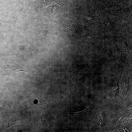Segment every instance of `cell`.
Listing matches in <instances>:
<instances>
[{
	"mask_svg": "<svg viewBox=\"0 0 132 132\" xmlns=\"http://www.w3.org/2000/svg\"><path fill=\"white\" fill-rule=\"evenodd\" d=\"M20 71H27L16 63L14 65L7 64L3 68L2 73L3 75H13Z\"/></svg>",
	"mask_w": 132,
	"mask_h": 132,
	"instance_id": "4",
	"label": "cell"
},
{
	"mask_svg": "<svg viewBox=\"0 0 132 132\" xmlns=\"http://www.w3.org/2000/svg\"><path fill=\"white\" fill-rule=\"evenodd\" d=\"M116 109L119 115L123 117L127 116L129 115L130 113L129 111L131 110L125 109L123 108L120 106L117 107Z\"/></svg>",
	"mask_w": 132,
	"mask_h": 132,
	"instance_id": "9",
	"label": "cell"
},
{
	"mask_svg": "<svg viewBox=\"0 0 132 132\" xmlns=\"http://www.w3.org/2000/svg\"><path fill=\"white\" fill-rule=\"evenodd\" d=\"M98 115V117L99 118V121H100L102 123L103 120L102 114L100 112L99 113Z\"/></svg>",
	"mask_w": 132,
	"mask_h": 132,
	"instance_id": "12",
	"label": "cell"
},
{
	"mask_svg": "<svg viewBox=\"0 0 132 132\" xmlns=\"http://www.w3.org/2000/svg\"><path fill=\"white\" fill-rule=\"evenodd\" d=\"M19 48L23 52L30 55H32L33 51L35 49L33 45L27 41H26L22 45H20Z\"/></svg>",
	"mask_w": 132,
	"mask_h": 132,
	"instance_id": "7",
	"label": "cell"
},
{
	"mask_svg": "<svg viewBox=\"0 0 132 132\" xmlns=\"http://www.w3.org/2000/svg\"><path fill=\"white\" fill-rule=\"evenodd\" d=\"M119 91V88L118 84L115 86L114 88L112 90V93L113 96H116L117 95Z\"/></svg>",
	"mask_w": 132,
	"mask_h": 132,
	"instance_id": "11",
	"label": "cell"
},
{
	"mask_svg": "<svg viewBox=\"0 0 132 132\" xmlns=\"http://www.w3.org/2000/svg\"><path fill=\"white\" fill-rule=\"evenodd\" d=\"M46 9L44 11H42V13L44 15H49L53 16L66 11L64 8L55 6H52Z\"/></svg>",
	"mask_w": 132,
	"mask_h": 132,
	"instance_id": "6",
	"label": "cell"
},
{
	"mask_svg": "<svg viewBox=\"0 0 132 132\" xmlns=\"http://www.w3.org/2000/svg\"><path fill=\"white\" fill-rule=\"evenodd\" d=\"M108 12L112 16L128 18L132 15V5L126 8H121L116 10H108Z\"/></svg>",
	"mask_w": 132,
	"mask_h": 132,
	"instance_id": "3",
	"label": "cell"
},
{
	"mask_svg": "<svg viewBox=\"0 0 132 132\" xmlns=\"http://www.w3.org/2000/svg\"><path fill=\"white\" fill-rule=\"evenodd\" d=\"M42 30L40 31L39 33V37L41 41L44 42L47 39V32L46 31Z\"/></svg>",
	"mask_w": 132,
	"mask_h": 132,
	"instance_id": "10",
	"label": "cell"
},
{
	"mask_svg": "<svg viewBox=\"0 0 132 132\" xmlns=\"http://www.w3.org/2000/svg\"><path fill=\"white\" fill-rule=\"evenodd\" d=\"M77 20L81 24L89 26L106 23L104 20L99 17L89 15L81 13H78Z\"/></svg>",
	"mask_w": 132,
	"mask_h": 132,
	"instance_id": "1",
	"label": "cell"
},
{
	"mask_svg": "<svg viewBox=\"0 0 132 132\" xmlns=\"http://www.w3.org/2000/svg\"><path fill=\"white\" fill-rule=\"evenodd\" d=\"M114 53L116 57L118 63L120 66L121 63L123 61V53L118 48L115 47L114 49Z\"/></svg>",
	"mask_w": 132,
	"mask_h": 132,
	"instance_id": "8",
	"label": "cell"
},
{
	"mask_svg": "<svg viewBox=\"0 0 132 132\" xmlns=\"http://www.w3.org/2000/svg\"><path fill=\"white\" fill-rule=\"evenodd\" d=\"M54 22L60 26L67 28L74 33H76L77 28L79 25L76 21L67 20L66 16L64 15H58L56 16Z\"/></svg>",
	"mask_w": 132,
	"mask_h": 132,
	"instance_id": "2",
	"label": "cell"
},
{
	"mask_svg": "<svg viewBox=\"0 0 132 132\" xmlns=\"http://www.w3.org/2000/svg\"><path fill=\"white\" fill-rule=\"evenodd\" d=\"M129 0H109L102 6L103 8L111 9L121 8Z\"/></svg>",
	"mask_w": 132,
	"mask_h": 132,
	"instance_id": "5",
	"label": "cell"
}]
</instances>
